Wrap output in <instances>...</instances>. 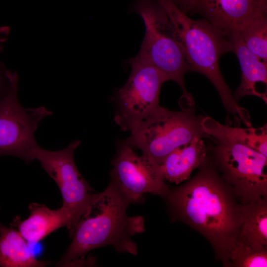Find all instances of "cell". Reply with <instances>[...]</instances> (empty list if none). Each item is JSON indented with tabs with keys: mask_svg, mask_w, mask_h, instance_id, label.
<instances>
[{
	"mask_svg": "<svg viewBox=\"0 0 267 267\" xmlns=\"http://www.w3.org/2000/svg\"><path fill=\"white\" fill-rule=\"evenodd\" d=\"M80 144V140L73 141L58 151L44 149L38 145L31 153L32 161L38 160L57 185L62 197V206L69 212L74 228L99 193L94 192L75 165L74 153Z\"/></svg>",
	"mask_w": 267,
	"mask_h": 267,
	"instance_id": "obj_8",
	"label": "cell"
},
{
	"mask_svg": "<svg viewBox=\"0 0 267 267\" xmlns=\"http://www.w3.org/2000/svg\"><path fill=\"white\" fill-rule=\"evenodd\" d=\"M193 12L222 31L240 32L254 18L267 13V0H196Z\"/></svg>",
	"mask_w": 267,
	"mask_h": 267,
	"instance_id": "obj_11",
	"label": "cell"
},
{
	"mask_svg": "<svg viewBox=\"0 0 267 267\" xmlns=\"http://www.w3.org/2000/svg\"><path fill=\"white\" fill-rule=\"evenodd\" d=\"M211 140V151L223 179L241 204L267 197V157L242 144Z\"/></svg>",
	"mask_w": 267,
	"mask_h": 267,
	"instance_id": "obj_6",
	"label": "cell"
},
{
	"mask_svg": "<svg viewBox=\"0 0 267 267\" xmlns=\"http://www.w3.org/2000/svg\"><path fill=\"white\" fill-rule=\"evenodd\" d=\"M9 28L8 27H0V41L3 42L5 41L8 35Z\"/></svg>",
	"mask_w": 267,
	"mask_h": 267,
	"instance_id": "obj_22",
	"label": "cell"
},
{
	"mask_svg": "<svg viewBox=\"0 0 267 267\" xmlns=\"http://www.w3.org/2000/svg\"><path fill=\"white\" fill-rule=\"evenodd\" d=\"M207 154L202 138L196 137L178 146L160 165L165 179L176 184L187 180L194 169L206 162Z\"/></svg>",
	"mask_w": 267,
	"mask_h": 267,
	"instance_id": "obj_14",
	"label": "cell"
},
{
	"mask_svg": "<svg viewBox=\"0 0 267 267\" xmlns=\"http://www.w3.org/2000/svg\"><path fill=\"white\" fill-rule=\"evenodd\" d=\"M225 265L236 267H267V251H256L236 240L229 250Z\"/></svg>",
	"mask_w": 267,
	"mask_h": 267,
	"instance_id": "obj_19",
	"label": "cell"
},
{
	"mask_svg": "<svg viewBox=\"0 0 267 267\" xmlns=\"http://www.w3.org/2000/svg\"><path fill=\"white\" fill-rule=\"evenodd\" d=\"M178 7L186 13L193 11L196 0H172Z\"/></svg>",
	"mask_w": 267,
	"mask_h": 267,
	"instance_id": "obj_21",
	"label": "cell"
},
{
	"mask_svg": "<svg viewBox=\"0 0 267 267\" xmlns=\"http://www.w3.org/2000/svg\"><path fill=\"white\" fill-rule=\"evenodd\" d=\"M205 163L193 178L170 190L165 197L176 217L203 235L225 265L239 232L240 205L234 202L225 183Z\"/></svg>",
	"mask_w": 267,
	"mask_h": 267,
	"instance_id": "obj_1",
	"label": "cell"
},
{
	"mask_svg": "<svg viewBox=\"0 0 267 267\" xmlns=\"http://www.w3.org/2000/svg\"><path fill=\"white\" fill-rule=\"evenodd\" d=\"M230 51L239 60L241 69V82L233 97L237 101L244 96L254 95L267 103V94L259 92L256 88L258 83L267 85V62L260 59L246 46L239 32L232 33L230 37Z\"/></svg>",
	"mask_w": 267,
	"mask_h": 267,
	"instance_id": "obj_13",
	"label": "cell"
},
{
	"mask_svg": "<svg viewBox=\"0 0 267 267\" xmlns=\"http://www.w3.org/2000/svg\"><path fill=\"white\" fill-rule=\"evenodd\" d=\"M201 124L204 132L212 139L242 144L267 157V125L259 128L231 127L208 116L203 117Z\"/></svg>",
	"mask_w": 267,
	"mask_h": 267,
	"instance_id": "obj_16",
	"label": "cell"
},
{
	"mask_svg": "<svg viewBox=\"0 0 267 267\" xmlns=\"http://www.w3.org/2000/svg\"><path fill=\"white\" fill-rule=\"evenodd\" d=\"M194 107L173 111L160 105L131 132L125 142L161 165L174 150L196 137L212 139L203 130L204 117Z\"/></svg>",
	"mask_w": 267,
	"mask_h": 267,
	"instance_id": "obj_5",
	"label": "cell"
},
{
	"mask_svg": "<svg viewBox=\"0 0 267 267\" xmlns=\"http://www.w3.org/2000/svg\"><path fill=\"white\" fill-rule=\"evenodd\" d=\"M237 240L256 251H267V198L241 204Z\"/></svg>",
	"mask_w": 267,
	"mask_h": 267,
	"instance_id": "obj_15",
	"label": "cell"
},
{
	"mask_svg": "<svg viewBox=\"0 0 267 267\" xmlns=\"http://www.w3.org/2000/svg\"><path fill=\"white\" fill-rule=\"evenodd\" d=\"M239 33L248 49L267 62V13L254 18Z\"/></svg>",
	"mask_w": 267,
	"mask_h": 267,
	"instance_id": "obj_18",
	"label": "cell"
},
{
	"mask_svg": "<svg viewBox=\"0 0 267 267\" xmlns=\"http://www.w3.org/2000/svg\"><path fill=\"white\" fill-rule=\"evenodd\" d=\"M111 164L109 183L129 205L143 202L145 194L165 197L170 191L160 165L137 154L125 141L118 145Z\"/></svg>",
	"mask_w": 267,
	"mask_h": 267,
	"instance_id": "obj_10",
	"label": "cell"
},
{
	"mask_svg": "<svg viewBox=\"0 0 267 267\" xmlns=\"http://www.w3.org/2000/svg\"><path fill=\"white\" fill-rule=\"evenodd\" d=\"M30 215L21 221L15 218L13 223L28 242L35 243L43 239L53 231L65 226L71 238L74 231L71 217L68 210L62 206L53 210L46 205L37 203L29 205Z\"/></svg>",
	"mask_w": 267,
	"mask_h": 267,
	"instance_id": "obj_12",
	"label": "cell"
},
{
	"mask_svg": "<svg viewBox=\"0 0 267 267\" xmlns=\"http://www.w3.org/2000/svg\"><path fill=\"white\" fill-rule=\"evenodd\" d=\"M129 62L132 71L117 92L114 120L122 130L131 132L159 106L161 88L169 80L158 69L136 56Z\"/></svg>",
	"mask_w": 267,
	"mask_h": 267,
	"instance_id": "obj_9",
	"label": "cell"
},
{
	"mask_svg": "<svg viewBox=\"0 0 267 267\" xmlns=\"http://www.w3.org/2000/svg\"><path fill=\"white\" fill-rule=\"evenodd\" d=\"M130 205L109 184L82 217L74 229L72 241L58 266L84 262L86 254L97 248L113 246L119 253H138L132 237L145 230L142 216H129Z\"/></svg>",
	"mask_w": 267,
	"mask_h": 267,
	"instance_id": "obj_3",
	"label": "cell"
},
{
	"mask_svg": "<svg viewBox=\"0 0 267 267\" xmlns=\"http://www.w3.org/2000/svg\"><path fill=\"white\" fill-rule=\"evenodd\" d=\"M137 10L143 20L145 33L136 57L158 69L168 80L178 84L182 91L180 107H194L193 97L187 90L184 80L189 67L165 12L154 0H141Z\"/></svg>",
	"mask_w": 267,
	"mask_h": 267,
	"instance_id": "obj_4",
	"label": "cell"
},
{
	"mask_svg": "<svg viewBox=\"0 0 267 267\" xmlns=\"http://www.w3.org/2000/svg\"><path fill=\"white\" fill-rule=\"evenodd\" d=\"M49 264L36 259L17 230L0 222V267H43Z\"/></svg>",
	"mask_w": 267,
	"mask_h": 267,
	"instance_id": "obj_17",
	"label": "cell"
},
{
	"mask_svg": "<svg viewBox=\"0 0 267 267\" xmlns=\"http://www.w3.org/2000/svg\"><path fill=\"white\" fill-rule=\"evenodd\" d=\"M2 42L0 41V53L3 49ZM4 66L0 62V102L5 97L11 87V82Z\"/></svg>",
	"mask_w": 267,
	"mask_h": 267,
	"instance_id": "obj_20",
	"label": "cell"
},
{
	"mask_svg": "<svg viewBox=\"0 0 267 267\" xmlns=\"http://www.w3.org/2000/svg\"><path fill=\"white\" fill-rule=\"evenodd\" d=\"M154 0L173 25L190 71L205 76L218 91L227 113L226 124L250 125L249 112L233 98L219 67L221 55L230 51L231 33L215 27L204 19L190 18L172 0Z\"/></svg>",
	"mask_w": 267,
	"mask_h": 267,
	"instance_id": "obj_2",
	"label": "cell"
},
{
	"mask_svg": "<svg viewBox=\"0 0 267 267\" xmlns=\"http://www.w3.org/2000/svg\"><path fill=\"white\" fill-rule=\"evenodd\" d=\"M7 73L11 87L0 102V156L10 155L30 163L31 153L38 145L34 133L40 121L52 112L43 106L22 107L17 95L18 74L9 70Z\"/></svg>",
	"mask_w": 267,
	"mask_h": 267,
	"instance_id": "obj_7",
	"label": "cell"
}]
</instances>
